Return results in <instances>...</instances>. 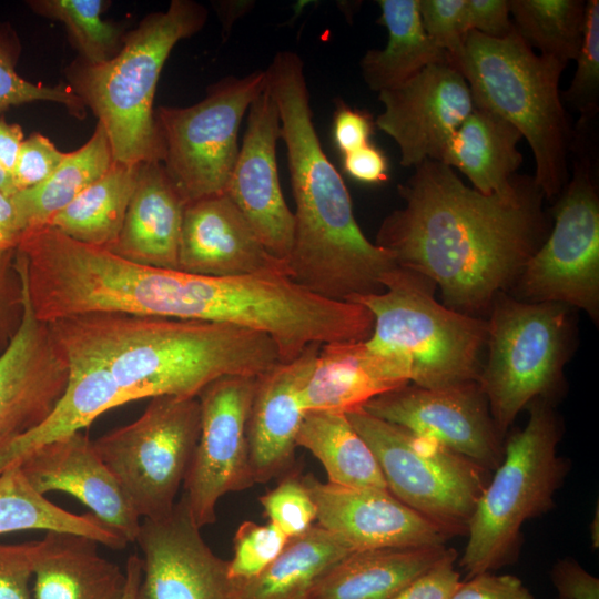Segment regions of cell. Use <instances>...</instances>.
Returning <instances> with one entry per match:
<instances>
[{"mask_svg":"<svg viewBox=\"0 0 599 599\" xmlns=\"http://www.w3.org/2000/svg\"><path fill=\"white\" fill-rule=\"evenodd\" d=\"M397 190L404 205L383 220L375 244L467 315L483 317L510 291L551 229L545 196L528 175H517L509 193L483 194L445 163L425 160Z\"/></svg>","mask_w":599,"mask_h":599,"instance_id":"1","label":"cell"},{"mask_svg":"<svg viewBox=\"0 0 599 599\" xmlns=\"http://www.w3.org/2000/svg\"><path fill=\"white\" fill-rule=\"evenodd\" d=\"M265 71L278 110L295 203L287 258L292 280L338 302L383 292V276L397 263L362 232L348 190L322 148L301 57L280 51Z\"/></svg>","mask_w":599,"mask_h":599,"instance_id":"2","label":"cell"},{"mask_svg":"<svg viewBox=\"0 0 599 599\" xmlns=\"http://www.w3.org/2000/svg\"><path fill=\"white\" fill-rule=\"evenodd\" d=\"M47 325L67 363L102 368L129 403L197 397L220 377H256L282 362L266 334L223 323L92 313Z\"/></svg>","mask_w":599,"mask_h":599,"instance_id":"3","label":"cell"},{"mask_svg":"<svg viewBox=\"0 0 599 599\" xmlns=\"http://www.w3.org/2000/svg\"><path fill=\"white\" fill-rule=\"evenodd\" d=\"M206 19L202 4L173 0L165 11L145 17L113 58L98 64L80 58L68 68L70 88L98 116L114 162H162L153 109L160 73L175 44L199 32Z\"/></svg>","mask_w":599,"mask_h":599,"instance_id":"4","label":"cell"},{"mask_svg":"<svg viewBox=\"0 0 599 599\" xmlns=\"http://www.w3.org/2000/svg\"><path fill=\"white\" fill-rule=\"evenodd\" d=\"M566 64L536 53L512 31L495 39L467 32L458 70L474 105L511 123L535 158L534 181L545 200H556L568 182L572 131L559 82Z\"/></svg>","mask_w":599,"mask_h":599,"instance_id":"5","label":"cell"},{"mask_svg":"<svg viewBox=\"0 0 599 599\" xmlns=\"http://www.w3.org/2000/svg\"><path fill=\"white\" fill-rule=\"evenodd\" d=\"M524 428L504 444V456L483 490L468 522L459 566L468 577L512 564L524 524L548 512L567 473L557 454L562 426L552 402L537 398L526 408Z\"/></svg>","mask_w":599,"mask_h":599,"instance_id":"6","label":"cell"},{"mask_svg":"<svg viewBox=\"0 0 599 599\" xmlns=\"http://www.w3.org/2000/svg\"><path fill=\"white\" fill-rule=\"evenodd\" d=\"M384 291L348 302L374 316L367 343L403 357L410 383L437 388L477 382L485 352L487 322L445 306L436 284L425 275L396 266L382 280Z\"/></svg>","mask_w":599,"mask_h":599,"instance_id":"7","label":"cell"},{"mask_svg":"<svg viewBox=\"0 0 599 599\" xmlns=\"http://www.w3.org/2000/svg\"><path fill=\"white\" fill-rule=\"evenodd\" d=\"M571 311L561 303L520 301L507 292L493 301L477 384L502 439L532 400L552 402L562 388L575 343Z\"/></svg>","mask_w":599,"mask_h":599,"instance_id":"8","label":"cell"},{"mask_svg":"<svg viewBox=\"0 0 599 599\" xmlns=\"http://www.w3.org/2000/svg\"><path fill=\"white\" fill-rule=\"evenodd\" d=\"M345 414L372 449L393 496L451 536L467 532L491 471L363 408Z\"/></svg>","mask_w":599,"mask_h":599,"instance_id":"9","label":"cell"},{"mask_svg":"<svg viewBox=\"0 0 599 599\" xmlns=\"http://www.w3.org/2000/svg\"><path fill=\"white\" fill-rule=\"evenodd\" d=\"M134 422L93 446L141 519L171 512L201 429L197 397L156 396Z\"/></svg>","mask_w":599,"mask_h":599,"instance_id":"10","label":"cell"},{"mask_svg":"<svg viewBox=\"0 0 599 599\" xmlns=\"http://www.w3.org/2000/svg\"><path fill=\"white\" fill-rule=\"evenodd\" d=\"M266 85L265 70L229 75L193 105L158 108L161 163L186 203L225 193L240 150L241 123Z\"/></svg>","mask_w":599,"mask_h":599,"instance_id":"11","label":"cell"},{"mask_svg":"<svg viewBox=\"0 0 599 599\" xmlns=\"http://www.w3.org/2000/svg\"><path fill=\"white\" fill-rule=\"evenodd\" d=\"M552 217L549 234L524 266L510 295L529 303H561L598 324L599 197L588 156L575 162Z\"/></svg>","mask_w":599,"mask_h":599,"instance_id":"12","label":"cell"},{"mask_svg":"<svg viewBox=\"0 0 599 599\" xmlns=\"http://www.w3.org/2000/svg\"><path fill=\"white\" fill-rule=\"evenodd\" d=\"M256 377L223 376L197 395L201 429L183 498L200 528L215 521L216 505L224 495L255 484L246 429Z\"/></svg>","mask_w":599,"mask_h":599,"instance_id":"13","label":"cell"},{"mask_svg":"<svg viewBox=\"0 0 599 599\" xmlns=\"http://www.w3.org/2000/svg\"><path fill=\"white\" fill-rule=\"evenodd\" d=\"M362 408L489 471L502 459L504 439L477 382L437 388L409 383L372 398Z\"/></svg>","mask_w":599,"mask_h":599,"instance_id":"14","label":"cell"},{"mask_svg":"<svg viewBox=\"0 0 599 599\" xmlns=\"http://www.w3.org/2000/svg\"><path fill=\"white\" fill-rule=\"evenodd\" d=\"M14 268L21 288V316L0 352V449L50 415L63 395L69 377L68 364L47 323L33 313L18 252Z\"/></svg>","mask_w":599,"mask_h":599,"instance_id":"15","label":"cell"},{"mask_svg":"<svg viewBox=\"0 0 599 599\" xmlns=\"http://www.w3.org/2000/svg\"><path fill=\"white\" fill-rule=\"evenodd\" d=\"M183 496L167 515L142 519L138 599H235L229 561L204 541Z\"/></svg>","mask_w":599,"mask_h":599,"instance_id":"16","label":"cell"},{"mask_svg":"<svg viewBox=\"0 0 599 599\" xmlns=\"http://www.w3.org/2000/svg\"><path fill=\"white\" fill-rule=\"evenodd\" d=\"M375 125L398 146L400 165L439 161L447 142L474 110L469 85L453 64H430L403 84L378 93Z\"/></svg>","mask_w":599,"mask_h":599,"instance_id":"17","label":"cell"},{"mask_svg":"<svg viewBox=\"0 0 599 599\" xmlns=\"http://www.w3.org/2000/svg\"><path fill=\"white\" fill-rule=\"evenodd\" d=\"M302 480L315 504L317 525L352 551L441 546L451 537L388 490L323 483L312 474Z\"/></svg>","mask_w":599,"mask_h":599,"instance_id":"18","label":"cell"},{"mask_svg":"<svg viewBox=\"0 0 599 599\" xmlns=\"http://www.w3.org/2000/svg\"><path fill=\"white\" fill-rule=\"evenodd\" d=\"M281 138L278 110L266 85L247 111L246 131L225 194L264 246L287 262L295 221L278 180L276 144Z\"/></svg>","mask_w":599,"mask_h":599,"instance_id":"19","label":"cell"},{"mask_svg":"<svg viewBox=\"0 0 599 599\" xmlns=\"http://www.w3.org/2000/svg\"><path fill=\"white\" fill-rule=\"evenodd\" d=\"M177 271L213 277L292 278L287 262L264 246L243 213L225 193L186 204Z\"/></svg>","mask_w":599,"mask_h":599,"instance_id":"20","label":"cell"},{"mask_svg":"<svg viewBox=\"0 0 599 599\" xmlns=\"http://www.w3.org/2000/svg\"><path fill=\"white\" fill-rule=\"evenodd\" d=\"M19 467L39 494L71 495L128 542H135L142 519L82 430L39 448Z\"/></svg>","mask_w":599,"mask_h":599,"instance_id":"21","label":"cell"},{"mask_svg":"<svg viewBox=\"0 0 599 599\" xmlns=\"http://www.w3.org/2000/svg\"><path fill=\"white\" fill-rule=\"evenodd\" d=\"M322 344H309L292 362L258 375L247 419L248 456L254 483L293 473L297 434L305 416L302 390Z\"/></svg>","mask_w":599,"mask_h":599,"instance_id":"22","label":"cell"},{"mask_svg":"<svg viewBox=\"0 0 599 599\" xmlns=\"http://www.w3.org/2000/svg\"><path fill=\"white\" fill-rule=\"evenodd\" d=\"M410 379L403 357L374 348L367 339L326 343L303 387V406L305 412L348 413Z\"/></svg>","mask_w":599,"mask_h":599,"instance_id":"23","label":"cell"},{"mask_svg":"<svg viewBox=\"0 0 599 599\" xmlns=\"http://www.w3.org/2000/svg\"><path fill=\"white\" fill-rule=\"evenodd\" d=\"M186 204L161 162L141 163L122 229L108 251L140 265L177 271Z\"/></svg>","mask_w":599,"mask_h":599,"instance_id":"24","label":"cell"},{"mask_svg":"<svg viewBox=\"0 0 599 599\" xmlns=\"http://www.w3.org/2000/svg\"><path fill=\"white\" fill-rule=\"evenodd\" d=\"M87 536L48 531L39 540L33 599H122L126 575Z\"/></svg>","mask_w":599,"mask_h":599,"instance_id":"25","label":"cell"},{"mask_svg":"<svg viewBox=\"0 0 599 599\" xmlns=\"http://www.w3.org/2000/svg\"><path fill=\"white\" fill-rule=\"evenodd\" d=\"M450 550L441 545L353 551L327 571L309 599H393Z\"/></svg>","mask_w":599,"mask_h":599,"instance_id":"26","label":"cell"},{"mask_svg":"<svg viewBox=\"0 0 599 599\" xmlns=\"http://www.w3.org/2000/svg\"><path fill=\"white\" fill-rule=\"evenodd\" d=\"M520 132L498 114L474 108L447 142L440 162L461 172L483 194L509 193L522 162Z\"/></svg>","mask_w":599,"mask_h":599,"instance_id":"27","label":"cell"},{"mask_svg":"<svg viewBox=\"0 0 599 599\" xmlns=\"http://www.w3.org/2000/svg\"><path fill=\"white\" fill-rule=\"evenodd\" d=\"M378 23L387 29L383 49L368 50L361 60L367 87L377 93L394 89L430 64H453L450 55L425 33L419 0H379ZM455 67V65H454Z\"/></svg>","mask_w":599,"mask_h":599,"instance_id":"28","label":"cell"},{"mask_svg":"<svg viewBox=\"0 0 599 599\" xmlns=\"http://www.w3.org/2000/svg\"><path fill=\"white\" fill-rule=\"evenodd\" d=\"M353 552L317 524L290 538L282 552L257 576L234 580L235 599H309L327 571Z\"/></svg>","mask_w":599,"mask_h":599,"instance_id":"29","label":"cell"},{"mask_svg":"<svg viewBox=\"0 0 599 599\" xmlns=\"http://www.w3.org/2000/svg\"><path fill=\"white\" fill-rule=\"evenodd\" d=\"M296 444L321 461L328 483L388 490L372 449L345 413L306 412Z\"/></svg>","mask_w":599,"mask_h":599,"instance_id":"30","label":"cell"},{"mask_svg":"<svg viewBox=\"0 0 599 599\" xmlns=\"http://www.w3.org/2000/svg\"><path fill=\"white\" fill-rule=\"evenodd\" d=\"M140 165L114 162L101 177L53 216L47 226L77 242L111 248L122 229Z\"/></svg>","mask_w":599,"mask_h":599,"instance_id":"31","label":"cell"},{"mask_svg":"<svg viewBox=\"0 0 599 599\" xmlns=\"http://www.w3.org/2000/svg\"><path fill=\"white\" fill-rule=\"evenodd\" d=\"M113 163L106 132L98 123L89 141L80 149L65 153L60 165L45 181L13 193L24 231L47 226L53 216L101 177Z\"/></svg>","mask_w":599,"mask_h":599,"instance_id":"32","label":"cell"},{"mask_svg":"<svg viewBox=\"0 0 599 599\" xmlns=\"http://www.w3.org/2000/svg\"><path fill=\"white\" fill-rule=\"evenodd\" d=\"M26 530L78 534L114 550H122L129 544L93 514H73L50 501L17 466L0 475V535Z\"/></svg>","mask_w":599,"mask_h":599,"instance_id":"33","label":"cell"},{"mask_svg":"<svg viewBox=\"0 0 599 599\" xmlns=\"http://www.w3.org/2000/svg\"><path fill=\"white\" fill-rule=\"evenodd\" d=\"M582 0H510L514 29L541 55L564 64L576 60L585 26Z\"/></svg>","mask_w":599,"mask_h":599,"instance_id":"34","label":"cell"},{"mask_svg":"<svg viewBox=\"0 0 599 599\" xmlns=\"http://www.w3.org/2000/svg\"><path fill=\"white\" fill-rule=\"evenodd\" d=\"M108 3L103 0L28 1L38 14L61 21L80 51L81 59L92 64L113 58L120 50V29L101 18Z\"/></svg>","mask_w":599,"mask_h":599,"instance_id":"35","label":"cell"},{"mask_svg":"<svg viewBox=\"0 0 599 599\" xmlns=\"http://www.w3.org/2000/svg\"><path fill=\"white\" fill-rule=\"evenodd\" d=\"M20 45L9 26L0 23V110L34 101H51L64 105L73 115H85L83 101L69 84L43 85L24 80L16 63Z\"/></svg>","mask_w":599,"mask_h":599,"instance_id":"36","label":"cell"},{"mask_svg":"<svg viewBox=\"0 0 599 599\" xmlns=\"http://www.w3.org/2000/svg\"><path fill=\"white\" fill-rule=\"evenodd\" d=\"M577 69L564 99L580 112L581 125L598 112L599 99V1L586 2L585 26L576 58Z\"/></svg>","mask_w":599,"mask_h":599,"instance_id":"37","label":"cell"},{"mask_svg":"<svg viewBox=\"0 0 599 599\" xmlns=\"http://www.w3.org/2000/svg\"><path fill=\"white\" fill-rule=\"evenodd\" d=\"M288 537L274 524L243 521L233 538V557L229 575L233 580L250 579L261 573L282 552Z\"/></svg>","mask_w":599,"mask_h":599,"instance_id":"38","label":"cell"},{"mask_svg":"<svg viewBox=\"0 0 599 599\" xmlns=\"http://www.w3.org/2000/svg\"><path fill=\"white\" fill-rule=\"evenodd\" d=\"M258 500L264 516L288 538L298 537L315 525V504L302 476L295 471L282 477L277 486Z\"/></svg>","mask_w":599,"mask_h":599,"instance_id":"39","label":"cell"},{"mask_svg":"<svg viewBox=\"0 0 599 599\" xmlns=\"http://www.w3.org/2000/svg\"><path fill=\"white\" fill-rule=\"evenodd\" d=\"M419 13L427 37L450 55L458 69L467 34L465 0H419Z\"/></svg>","mask_w":599,"mask_h":599,"instance_id":"40","label":"cell"},{"mask_svg":"<svg viewBox=\"0 0 599 599\" xmlns=\"http://www.w3.org/2000/svg\"><path fill=\"white\" fill-rule=\"evenodd\" d=\"M64 156L65 153L40 133L24 139L10 175L12 193L41 184L55 171Z\"/></svg>","mask_w":599,"mask_h":599,"instance_id":"41","label":"cell"},{"mask_svg":"<svg viewBox=\"0 0 599 599\" xmlns=\"http://www.w3.org/2000/svg\"><path fill=\"white\" fill-rule=\"evenodd\" d=\"M39 540L0 544V599H33V580Z\"/></svg>","mask_w":599,"mask_h":599,"instance_id":"42","label":"cell"},{"mask_svg":"<svg viewBox=\"0 0 599 599\" xmlns=\"http://www.w3.org/2000/svg\"><path fill=\"white\" fill-rule=\"evenodd\" d=\"M457 556V551L451 549L393 599H449L460 582V575L455 568Z\"/></svg>","mask_w":599,"mask_h":599,"instance_id":"43","label":"cell"},{"mask_svg":"<svg viewBox=\"0 0 599 599\" xmlns=\"http://www.w3.org/2000/svg\"><path fill=\"white\" fill-rule=\"evenodd\" d=\"M449 599H535L514 575L481 572L460 581Z\"/></svg>","mask_w":599,"mask_h":599,"instance_id":"44","label":"cell"},{"mask_svg":"<svg viewBox=\"0 0 599 599\" xmlns=\"http://www.w3.org/2000/svg\"><path fill=\"white\" fill-rule=\"evenodd\" d=\"M465 27L488 38L507 37L514 29L510 0H465Z\"/></svg>","mask_w":599,"mask_h":599,"instance_id":"45","label":"cell"},{"mask_svg":"<svg viewBox=\"0 0 599 599\" xmlns=\"http://www.w3.org/2000/svg\"><path fill=\"white\" fill-rule=\"evenodd\" d=\"M16 252L0 253V347L4 348L21 316V288L14 268Z\"/></svg>","mask_w":599,"mask_h":599,"instance_id":"46","label":"cell"},{"mask_svg":"<svg viewBox=\"0 0 599 599\" xmlns=\"http://www.w3.org/2000/svg\"><path fill=\"white\" fill-rule=\"evenodd\" d=\"M550 580L558 599H599V579L570 557L554 564Z\"/></svg>","mask_w":599,"mask_h":599,"instance_id":"47","label":"cell"},{"mask_svg":"<svg viewBox=\"0 0 599 599\" xmlns=\"http://www.w3.org/2000/svg\"><path fill=\"white\" fill-rule=\"evenodd\" d=\"M374 124L367 112L338 103L334 112L333 136L341 153L344 155L368 144Z\"/></svg>","mask_w":599,"mask_h":599,"instance_id":"48","label":"cell"},{"mask_svg":"<svg viewBox=\"0 0 599 599\" xmlns=\"http://www.w3.org/2000/svg\"><path fill=\"white\" fill-rule=\"evenodd\" d=\"M343 167L352 179L366 184H380L389 179L385 154L370 143L344 154Z\"/></svg>","mask_w":599,"mask_h":599,"instance_id":"49","label":"cell"},{"mask_svg":"<svg viewBox=\"0 0 599 599\" xmlns=\"http://www.w3.org/2000/svg\"><path fill=\"white\" fill-rule=\"evenodd\" d=\"M24 232L13 194L0 191V253L16 252Z\"/></svg>","mask_w":599,"mask_h":599,"instance_id":"50","label":"cell"},{"mask_svg":"<svg viewBox=\"0 0 599 599\" xmlns=\"http://www.w3.org/2000/svg\"><path fill=\"white\" fill-rule=\"evenodd\" d=\"M23 140L19 125L0 121V164L10 175Z\"/></svg>","mask_w":599,"mask_h":599,"instance_id":"51","label":"cell"},{"mask_svg":"<svg viewBox=\"0 0 599 599\" xmlns=\"http://www.w3.org/2000/svg\"><path fill=\"white\" fill-rule=\"evenodd\" d=\"M126 582L122 599H138L139 587L142 578V559L132 554L125 564Z\"/></svg>","mask_w":599,"mask_h":599,"instance_id":"52","label":"cell"},{"mask_svg":"<svg viewBox=\"0 0 599 599\" xmlns=\"http://www.w3.org/2000/svg\"><path fill=\"white\" fill-rule=\"evenodd\" d=\"M219 14L221 16L224 30H230L235 20L241 18L247 8L253 6L248 1H225L220 2Z\"/></svg>","mask_w":599,"mask_h":599,"instance_id":"53","label":"cell"},{"mask_svg":"<svg viewBox=\"0 0 599 599\" xmlns=\"http://www.w3.org/2000/svg\"><path fill=\"white\" fill-rule=\"evenodd\" d=\"M590 538L592 547L599 548V510L598 505L596 506V511L590 524Z\"/></svg>","mask_w":599,"mask_h":599,"instance_id":"54","label":"cell"},{"mask_svg":"<svg viewBox=\"0 0 599 599\" xmlns=\"http://www.w3.org/2000/svg\"><path fill=\"white\" fill-rule=\"evenodd\" d=\"M0 191L12 193L11 176L0 164Z\"/></svg>","mask_w":599,"mask_h":599,"instance_id":"55","label":"cell"}]
</instances>
